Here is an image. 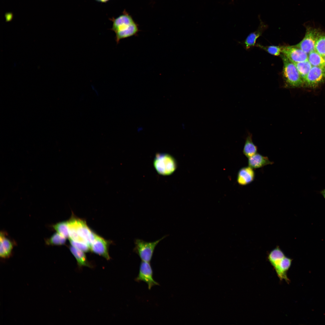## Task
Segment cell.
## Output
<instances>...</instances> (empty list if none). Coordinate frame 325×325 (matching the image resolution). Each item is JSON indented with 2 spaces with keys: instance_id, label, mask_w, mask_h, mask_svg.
Listing matches in <instances>:
<instances>
[{
  "instance_id": "6da1fadb",
  "label": "cell",
  "mask_w": 325,
  "mask_h": 325,
  "mask_svg": "<svg viewBox=\"0 0 325 325\" xmlns=\"http://www.w3.org/2000/svg\"><path fill=\"white\" fill-rule=\"evenodd\" d=\"M268 259L274 268L281 281L290 282L287 273L291 267L292 259L287 256L278 246H277L268 253Z\"/></svg>"
},
{
  "instance_id": "7a4b0ae2",
  "label": "cell",
  "mask_w": 325,
  "mask_h": 325,
  "mask_svg": "<svg viewBox=\"0 0 325 325\" xmlns=\"http://www.w3.org/2000/svg\"><path fill=\"white\" fill-rule=\"evenodd\" d=\"M281 57L283 63V75L286 86L295 88L304 85V82L295 64L282 54Z\"/></svg>"
},
{
  "instance_id": "3957f363",
  "label": "cell",
  "mask_w": 325,
  "mask_h": 325,
  "mask_svg": "<svg viewBox=\"0 0 325 325\" xmlns=\"http://www.w3.org/2000/svg\"><path fill=\"white\" fill-rule=\"evenodd\" d=\"M154 167L157 172L163 175L172 174L177 168L175 159L171 155L166 153H157L153 161Z\"/></svg>"
},
{
  "instance_id": "277c9868",
  "label": "cell",
  "mask_w": 325,
  "mask_h": 325,
  "mask_svg": "<svg viewBox=\"0 0 325 325\" xmlns=\"http://www.w3.org/2000/svg\"><path fill=\"white\" fill-rule=\"evenodd\" d=\"M166 237V236H164L159 239L152 242H146L139 239H135L133 251L139 256L142 261L150 262L156 246Z\"/></svg>"
},
{
  "instance_id": "5b68a950",
  "label": "cell",
  "mask_w": 325,
  "mask_h": 325,
  "mask_svg": "<svg viewBox=\"0 0 325 325\" xmlns=\"http://www.w3.org/2000/svg\"><path fill=\"white\" fill-rule=\"evenodd\" d=\"M71 218L79 235L90 246L94 240L97 234L89 228L84 220L78 218L73 215Z\"/></svg>"
},
{
  "instance_id": "8992f818",
  "label": "cell",
  "mask_w": 325,
  "mask_h": 325,
  "mask_svg": "<svg viewBox=\"0 0 325 325\" xmlns=\"http://www.w3.org/2000/svg\"><path fill=\"white\" fill-rule=\"evenodd\" d=\"M113 25L111 30L116 36L120 35L130 29L135 22L132 17L125 11L122 14L112 19Z\"/></svg>"
},
{
  "instance_id": "52a82bcc",
  "label": "cell",
  "mask_w": 325,
  "mask_h": 325,
  "mask_svg": "<svg viewBox=\"0 0 325 325\" xmlns=\"http://www.w3.org/2000/svg\"><path fill=\"white\" fill-rule=\"evenodd\" d=\"M320 31L318 29L308 27L303 39L298 43L294 45L308 54L314 51L317 37Z\"/></svg>"
},
{
  "instance_id": "ba28073f",
  "label": "cell",
  "mask_w": 325,
  "mask_h": 325,
  "mask_svg": "<svg viewBox=\"0 0 325 325\" xmlns=\"http://www.w3.org/2000/svg\"><path fill=\"white\" fill-rule=\"evenodd\" d=\"M304 85L315 88L325 82V67H312L304 79Z\"/></svg>"
},
{
  "instance_id": "9c48e42d",
  "label": "cell",
  "mask_w": 325,
  "mask_h": 325,
  "mask_svg": "<svg viewBox=\"0 0 325 325\" xmlns=\"http://www.w3.org/2000/svg\"><path fill=\"white\" fill-rule=\"evenodd\" d=\"M153 269L150 262L142 261L140 264L138 274L135 280L137 282L142 281L145 282L150 290L153 286L159 285L153 279Z\"/></svg>"
},
{
  "instance_id": "30bf717a",
  "label": "cell",
  "mask_w": 325,
  "mask_h": 325,
  "mask_svg": "<svg viewBox=\"0 0 325 325\" xmlns=\"http://www.w3.org/2000/svg\"><path fill=\"white\" fill-rule=\"evenodd\" d=\"M281 53L294 63L308 60V54L294 45L281 46Z\"/></svg>"
},
{
  "instance_id": "8fae6325",
  "label": "cell",
  "mask_w": 325,
  "mask_h": 325,
  "mask_svg": "<svg viewBox=\"0 0 325 325\" xmlns=\"http://www.w3.org/2000/svg\"><path fill=\"white\" fill-rule=\"evenodd\" d=\"M111 243L97 234L95 239L90 246V250L96 254L109 260L110 257L109 253V247Z\"/></svg>"
},
{
  "instance_id": "7c38bea8",
  "label": "cell",
  "mask_w": 325,
  "mask_h": 325,
  "mask_svg": "<svg viewBox=\"0 0 325 325\" xmlns=\"http://www.w3.org/2000/svg\"><path fill=\"white\" fill-rule=\"evenodd\" d=\"M255 173L254 169L249 166L241 168L237 175V181L241 186H245L252 183L255 179Z\"/></svg>"
},
{
  "instance_id": "4fadbf2b",
  "label": "cell",
  "mask_w": 325,
  "mask_h": 325,
  "mask_svg": "<svg viewBox=\"0 0 325 325\" xmlns=\"http://www.w3.org/2000/svg\"><path fill=\"white\" fill-rule=\"evenodd\" d=\"M14 245L7 237L6 234L1 231L0 236V256L3 258H7L11 255Z\"/></svg>"
},
{
  "instance_id": "5bb4252c",
  "label": "cell",
  "mask_w": 325,
  "mask_h": 325,
  "mask_svg": "<svg viewBox=\"0 0 325 325\" xmlns=\"http://www.w3.org/2000/svg\"><path fill=\"white\" fill-rule=\"evenodd\" d=\"M248 159V166L253 169L261 168L274 163L270 161L268 157L257 153Z\"/></svg>"
},
{
  "instance_id": "9a60e30c",
  "label": "cell",
  "mask_w": 325,
  "mask_h": 325,
  "mask_svg": "<svg viewBox=\"0 0 325 325\" xmlns=\"http://www.w3.org/2000/svg\"><path fill=\"white\" fill-rule=\"evenodd\" d=\"M71 253L74 256L79 268L83 266L92 268V266L89 262L84 252L79 250L72 246L69 247Z\"/></svg>"
},
{
  "instance_id": "2e32d148",
  "label": "cell",
  "mask_w": 325,
  "mask_h": 325,
  "mask_svg": "<svg viewBox=\"0 0 325 325\" xmlns=\"http://www.w3.org/2000/svg\"><path fill=\"white\" fill-rule=\"evenodd\" d=\"M266 26L263 23L260 24L258 29L255 31L250 33L244 42L246 49H248L255 45L257 39L261 36Z\"/></svg>"
},
{
  "instance_id": "e0dca14e",
  "label": "cell",
  "mask_w": 325,
  "mask_h": 325,
  "mask_svg": "<svg viewBox=\"0 0 325 325\" xmlns=\"http://www.w3.org/2000/svg\"><path fill=\"white\" fill-rule=\"evenodd\" d=\"M257 147L252 141V135L249 134L246 137L243 149V154L247 158L257 153Z\"/></svg>"
},
{
  "instance_id": "ac0fdd59",
  "label": "cell",
  "mask_w": 325,
  "mask_h": 325,
  "mask_svg": "<svg viewBox=\"0 0 325 325\" xmlns=\"http://www.w3.org/2000/svg\"><path fill=\"white\" fill-rule=\"evenodd\" d=\"M308 60L312 67H325V61L323 57L315 50L308 54Z\"/></svg>"
},
{
  "instance_id": "d6986e66",
  "label": "cell",
  "mask_w": 325,
  "mask_h": 325,
  "mask_svg": "<svg viewBox=\"0 0 325 325\" xmlns=\"http://www.w3.org/2000/svg\"><path fill=\"white\" fill-rule=\"evenodd\" d=\"M294 64L303 81L312 66L308 60Z\"/></svg>"
},
{
  "instance_id": "ffe728a7",
  "label": "cell",
  "mask_w": 325,
  "mask_h": 325,
  "mask_svg": "<svg viewBox=\"0 0 325 325\" xmlns=\"http://www.w3.org/2000/svg\"><path fill=\"white\" fill-rule=\"evenodd\" d=\"M66 239L57 232L54 234L50 238L46 239L45 242L46 244L48 245H62L66 243Z\"/></svg>"
},
{
  "instance_id": "44dd1931",
  "label": "cell",
  "mask_w": 325,
  "mask_h": 325,
  "mask_svg": "<svg viewBox=\"0 0 325 325\" xmlns=\"http://www.w3.org/2000/svg\"><path fill=\"white\" fill-rule=\"evenodd\" d=\"M314 50L323 57L325 55V33L321 31L316 40Z\"/></svg>"
},
{
  "instance_id": "7402d4cb",
  "label": "cell",
  "mask_w": 325,
  "mask_h": 325,
  "mask_svg": "<svg viewBox=\"0 0 325 325\" xmlns=\"http://www.w3.org/2000/svg\"><path fill=\"white\" fill-rule=\"evenodd\" d=\"M52 228L61 235L66 238H69V232L67 221L58 222L52 226Z\"/></svg>"
},
{
  "instance_id": "603a6c76",
  "label": "cell",
  "mask_w": 325,
  "mask_h": 325,
  "mask_svg": "<svg viewBox=\"0 0 325 325\" xmlns=\"http://www.w3.org/2000/svg\"><path fill=\"white\" fill-rule=\"evenodd\" d=\"M257 46L269 54L274 56L279 55H280V53H281V46L275 45L264 46L259 44H257Z\"/></svg>"
},
{
  "instance_id": "cb8c5ba5",
  "label": "cell",
  "mask_w": 325,
  "mask_h": 325,
  "mask_svg": "<svg viewBox=\"0 0 325 325\" xmlns=\"http://www.w3.org/2000/svg\"><path fill=\"white\" fill-rule=\"evenodd\" d=\"M70 242L72 246L84 252H88L90 250V246L83 242H79L70 239Z\"/></svg>"
},
{
  "instance_id": "d4e9b609",
  "label": "cell",
  "mask_w": 325,
  "mask_h": 325,
  "mask_svg": "<svg viewBox=\"0 0 325 325\" xmlns=\"http://www.w3.org/2000/svg\"><path fill=\"white\" fill-rule=\"evenodd\" d=\"M319 192L325 199V188L321 190Z\"/></svg>"
},
{
  "instance_id": "484cf974",
  "label": "cell",
  "mask_w": 325,
  "mask_h": 325,
  "mask_svg": "<svg viewBox=\"0 0 325 325\" xmlns=\"http://www.w3.org/2000/svg\"><path fill=\"white\" fill-rule=\"evenodd\" d=\"M96 0V1H97L98 2H102V3H105V2H107L109 0Z\"/></svg>"
},
{
  "instance_id": "4316f807",
  "label": "cell",
  "mask_w": 325,
  "mask_h": 325,
  "mask_svg": "<svg viewBox=\"0 0 325 325\" xmlns=\"http://www.w3.org/2000/svg\"><path fill=\"white\" fill-rule=\"evenodd\" d=\"M323 57V58H324V60L325 61V55Z\"/></svg>"
}]
</instances>
